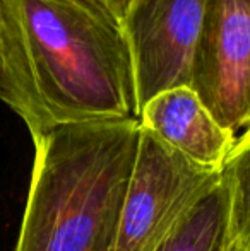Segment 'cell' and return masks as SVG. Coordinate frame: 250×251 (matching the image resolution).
<instances>
[{"label": "cell", "mask_w": 250, "mask_h": 251, "mask_svg": "<svg viewBox=\"0 0 250 251\" xmlns=\"http://www.w3.org/2000/svg\"><path fill=\"white\" fill-rule=\"evenodd\" d=\"M0 101L31 137L137 118L120 23L101 0H0Z\"/></svg>", "instance_id": "1"}, {"label": "cell", "mask_w": 250, "mask_h": 251, "mask_svg": "<svg viewBox=\"0 0 250 251\" xmlns=\"http://www.w3.org/2000/svg\"><path fill=\"white\" fill-rule=\"evenodd\" d=\"M31 139L34 162L14 251H111L139 120L65 125Z\"/></svg>", "instance_id": "2"}, {"label": "cell", "mask_w": 250, "mask_h": 251, "mask_svg": "<svg viewBox=\"0 0 250 251\" xmlns=\"http://www.w3.org/2000/svg\"><path fill=\"white\" fill-rule=\"evenodd\" d=\"M220 183L221 173L187 161L140 126L111 251H158Z\"/></svg>", "instance_id": "3"}, {"label": "cell", "mask_w": 250, "mask_h": 251, "mask_svg": "<svg viewBox=\"0 0 250 251\" xmlns=\"http://www.w3.org/2000/svg\"><path fill=\"white\" fill-rule=\"evenodd\" d=\"M207 0H132L120 26L132 65L136 111L154 96L190 87Z\"/></svg>", "instance_id": "4"}, {"label": "cell", "mask_w": 250, "mask_h": 251, "mask_svg": "<svg viewBox=\"0 0 250 251\" xmlns=\"http://www.w3.org/2000/svg\"><path fill=\"white\" fill-rule=\"evenodd\" d=\"M190 87L224 128L250 126V0H207Z\"/></svg>", "instance_id": "5"}, {"label": "cell", "mask_w": 250, "mask_h": 251, "mask_svg": "<svg viewBox=\"0 0 250 251\" xmlns=\"http://www.w3.org/2000/svg\"><path fill=\"white\" fill-rule=\"evenodd\" d=\"M137 120L187 161L218 173L238 139L216 122L192 87H175L154 96L140 108Z\"/></svg>", "instance_id": "6"}, {"label": "cell", "mask_w": 250, "mask_h": 251, "mask_svg": "<svg viewBox=\"0 0 250 251\" xmlns=\"http://www.w3.org/2000/svg\"><path fill=\"white\" fill-rule=\"evenodd\" d=\"M230 243V195L221 179L158 251H226Z\"/></svg>", "instance_id": "7"}, {"label": "cell", "mask_w": 250, "mask_h": 251, "mask_svg": "<svg viewBox=\"0 0 250 251\" xmlns=\"http://www.w3.org/2000/svg\"><path fill=\"white\" fill-rule=\"evenodd\" d=\"M221 179L230 195V232L238 251H250V126L237 139Z\"/></svg>", "instance_id": "8"}, {"label": "cell", "mask_w": 250, "mask_h": 251, "mask_svg": "<svg viewBox=\"0 0 250 251\" xmlns=\"http://www.w3.org/2000/svg\"><path fill=\"white\" fill-rule=\"evenodd\" d=\"M101 2H103V5L113 14L115 19H117L118 23H122L127 9H129V5L132 3V0H101Z\"/></svg>", "instance_id": "9"}, {"label": "cell", "mask_w": 250, "mask_h": 251, "mask_svg": "<svg viewBox=\"0 0 250 251\" xmlns=\"http://www.w3.org/2000/svg\"><path fill=\"white\" fill-rule=\"evenodd\" d=\"M226 251H238L237 246H235V243H233V239H231V243H230V246L226 248Z\"/></svg>", "instance_id": "10"}]
</instances>
